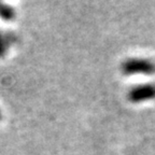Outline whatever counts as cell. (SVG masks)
I'll list each match as a JSON object with an SVG mask.
<instances>
[{
	"label": "cell",
	"instance_id": "obj_2",
	"mask_svg": "<svg viewBox=\"0 0 155 155\" xmlns=\"http://www.w3.org/2000/svg\"><path fill=\"white\" fill-rule=\"evenodd\" d=\"M155 98V84L144 83V84L135 85L127 93V99L134 104H138L145 100Z\"/></svg>",
	"mask_w": 155,
	"mask_h": 155
},
{
	"label": "cell",
	"instance_id": "obj_6",
	"mask_svg": "<svg viewBox=\"0 0 155 155\" xmlns=\"http://www.w3.org/2000/svg\"><path fill=\"white\" fill-rule=\"evenodd\" d=\"M2 119V114H1V111H0V120Z\"/></svg>",
	"mask_w": 155,
	"mask_h": 155
},
{
	"label": "cell",
	"instance_id": "obj_1",
	"mask_svg": "<svg viewBox=\"0 0 155 155\" xmlns=\"http://www.w3.org/2000/svg\"><path fill=\"white\" fill-rule=\"evenodd\" d=\"M124 74H152L155 72V64L145 58H128L121 65Z\"/></svg>",
	"mask_w": 155,
	"mask_h": 155
},
{
	"label": "cell",
	"instance_id": "obj_5",
	"mask_svg": "<svg viewBox=\"0 0 155 155\" xmlns=\"http://www.w3.org/2000/svg\"><path fill=\"white\" fill-rule=\"evenodd\" d=\"M5 40H7L9 46H11L12 44H14L17 40L16 36H15L13 32H5Z\"/></svg>",
	"mask_w": 155,
	"mask_h": 155
},
{
	"label": "cell",
	"instance_id": "obj_4",
	"mask_svg": "<svg viewBox=\"0 0 155 155\" xmlns=\"http://www.w3.org/2000/svg\"><path fill=\"white\" fill-rule=\"evenodd\" d=\"M9 48V44H8L7 40L5 38V32L0 31V58L3 57L7 54Z\"/></svg>",
	"mask_w": 155,
	"mask_h": 155
},
{
	"label": "cell",
	"instance_id": "obj_3",
	"mask_svg": "<svg viewBox=\"0 0 155 155\" xmlns=\"http://www.w3.org/2000/svg\"><path fill=\"white\" fill-rule=\"evenodd\" d=\"M0 18L5 22H11L15 18V11L11 5L0 2Z\"/></svg>",
	"mask_w": 155,
	"mask_h": 155
}]
</instances>
